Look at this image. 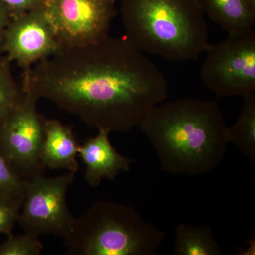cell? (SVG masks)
Here are the masks:
<instances>
[{
  "mask_svg": "<svg viewBox=\"0 0 255 255\" xmlns=\"http://www.w3.org/2000/svg\"><path fill=\"white\" fill-rule=\"evenodd\" d=\"M21 86L90 128L118 133L169 95L163 73L124 36L61 50L24 72Z\"/></svg>",
  "mask_w": 255,
  "mask_h": 255,
  "instance_id": "obj_1",
  "label": "cell"
},
{
  "mask_svg": "<svg viewBox=\"0 0 255 255\" xmlns=\"http://www.w3.org/2000/svg\"><path fill=\"white\" fill-rule=\"evenodd\" d=\"M138 127L167 173L209 174L226 155L228 126L216 100L186 97L159 104L148 111Z\"/></svg>",
  "mask_w": 255,
  "mask_h": 255,
  "instance_id": "obj_2",
  "label": "cell"
},
{
  "mask_svg": "<svg viewBox=\"0 0 255 255\" xmlns=\"http://www.w3.org/2000/svg\"><path fill=\"white\" fill-rule=\"evenodd\" d=\"M125 37L142 53L194 61L209 47V28L198 0H119Z\"/></svg>",
  "mask_w": 255,
  "mask_h": 255,
  "instance_id": "obj_3",
  "label": "cell"
},
{
  "mask_svg": "<svg viewBox=\"0 0 255 255\" xmlns=\"http://www.w3.org/2000/svg\"><path fill=\"white\" fill-rule=\"evenodd\" d=\"M165 237L134 206L97 201L63 239L69 255H154Z\"/></svg>",
  "mask_w": 255,
  "mask_h": 255,
  "instance_id": "obj_4",
  "label": "cell"
},
{
  "mask_svg": "<svg viewBox=\"0 0 255 255\" xmlns=\"http://www.w3.org/2000/svg\"><path fill=\"white\" fill-rule=\"evenodd\" d=\"M201 68V78L218 97L245 96L255 92V31L228 33L210 44Z\"/></svg>",
  "mask_w": 255,
  "mask_h": 255,
  "instance_id": "obj_5",
  "label": "cell"
},
{
  "mask_svg": "<svg viewBox=\"0 0 255 255\" xmlns=\"http://www.w3.org/2000/svg\"><path fill=\"white\" fill-rule=\"evenodd\" d=\"M21 87V100L0 128V152L20 177L30 181L44 175L40 156L46 119L37 111L38 97Z\"/></svg>",
  "mask_w": 255,
  "mask_h": 255,
  "instance_id": "obj_6",
  "label": "cell"
},
{
  "mask_svg": "<svg viewBox=\"0 0 255 255\" xmlns=\"http://www.w3.org/2000/svg\"><path fill=\"white\" fill-rule=\"evenodd\" d=\"M75 174L68 172L54 177L41 175L28 181L18 220L25 233L63 238L70 234L75 219L67 204V192Z\"/></svg>",
  "mask_w": 255,
  "mask_h": 255,
  "instance_id": "obj_7",
  "label": "cell"
},
{
  "mask_svg": "<svg viewBox=\"0 0 255 255\" xmlns=\"http://www.w3.org/2000/svg\"><path fill=\"white\" fill-rule=\"evenodd\" d=\"M44 10L62 49L105 39L119 12L116 0H47Z\"/></svg>",
  "mask_w": 255,
  "mask_h": 255,
  "instance_id": "obj_8",
  "label": "cell"
},
{
  "mask_svg": "<svg viewBox=\"0 0 255 255\" xmlns=\"http://www.w3.org/2000/svg\"><path fill=\"white\" fill-rule=\"evenodd\" d=\"M61 50L44 7L11 18L5 32L2 53L23 73Z\"/></svg>",
  "mask_w": 255,
  "mask_h": 255,
  "instance_id": "obj_9",
  "label": "cell"
},
{
  "mask_svg": "<svg viewBox=\"0 0 255 255\" xmlns=\"http://www.w3.org/2000/svg\"><path fill=\"white\" fill-rule=\"evenodd\" d=\"M96 136L79 145L78 157H81L86 167L85 179L92 187H97L102 179L113 180L122 171L128 172L134 159L124 157L110 142V132L98 130Z\"/></svg>",
  "mask_w": 255,
  "mask_h": 255,
  "instance_id": "obj_10",
  "label": "cell"
},
{
  "mask_svg": "<svg viewBox=\"0 0 255 255\" xmlns=\"http://www.w3.org/2000/svg\"><path fill=\"white\" fill-rule=\"evenodd\" d=\"M79 145L70 128L55 119H46L40 156L42 165L44 168L66 169L76 174Z\"/></svg>",
  "mask_w": 255,
  "mask_h": 255,
  "instance_id": "obj_11",
  "label": "cell"
},
{
  "mask_svg": "<svg viewBox=\"0 0 255 255\" xmlns=\"http://www.w3.org/2000/svg\"><path fill=\"white\" fill-rule=\"evenodd\" d=\"M204 14L228 33L253 29L255 11L246 0H198Z\"/></svg>",
  "mask_w": 255,
  "mask_h": 255,
  "instance_id": "obj_12",
  "label": "cell"
},
{
  "mask_svg": "<svg viewBox=\"0 0 255 255\" xmlns=\"http://www.w3.org/2000/svg\"><path fill=\"white\" fill-rule=\"evenodd\" d=\"M173 254L221 255L223 253L209 225L195 226L181 223L174 231Z\"/></svg>",
  "mask_w": 255,
  "mask_h": 255,
  "instance_id": "obj_13",
  "label": "cell"
},
{
  "mask_svg": "<svg viewBox=\"0 0 255 255\" xmlns=\"http://www.w3.org/2000/svg\"><path fill=\"white\" fill-rule=\"evenodd\" d=\"M244 103L239 117L227 130L228 143L236 146L242 155L255 163V95L243 97Z\"/></svg>",
  "mask_w": 255,
  "mask_h": 255,
  "instance_id": "obj_14",
  "label": "cell"
},
{
  "mask_svg": "<svg viewBox=\"0 0 255 255\" xmlns=\"http://www.w3.org/2000/svg\"><path fill=\"white\" fill-rule=\"evenodd\" d=\"M11 62L0 54V128L17 106L22 97L11 70Z\"/></svg>",
  "mask_w": 255,
  "mask_h": 255,
  "instance_id": "obj_15",
  "label": "cell"
},
{
  "mask_svg": "<svg viewBox=\"0 0 255 255\" xmlns=\"http://www.w3.org/2000/svg\"><path fill=\"white\" fill-rule=\"evenodd\" d=\"M27 182L16 173L0 152V196L12 199L22 206Z\"/></svg>",
  "mask_w": 255,
  "mask_h": 255,
  "instance_id": "obj_16",
  "label": "cell"
},
{
  "mask_svg": "<svg viewBox=\"0 0 255 255\" xmlns=\"http://www.w3.org/2000/svg\"><path fill=\"white\" fill-rule=\"evenodd\" d=\"M43 249L39 236L28 233L18 236L11 233L0 244V255H38Z\"/></svg>",
  "mask_w": 255,
  "mask_h": 255,
  "instance_id": "obj_17",
  "label": "cell"
},
{
  "mask_svg": "<svg viewBox=\"0 0 255 255\" xmlns=\"http://www.w3.org/2000/svg\"><path fill=\"white\" fill-rule=\"evenodd\" d=\"M21 208L16 201L0 196V235L11 234L18 222Z\"/></svg>",
  "mask_w": 255,
  "mask_h": 255,
  "instance_id": "obj_18",
  "label": "cell"
},
{
  "mask_svg": "<svg viewBox=\"0 0 255 255\" xmlns=\"http://www.w3.org/2000/svg\"><path fill=\"white\" fill-rule=\"evenodd\" d=\"M4 4L11 18L17 17L34 11V10L44 7L47 0H0Z\"/></svg>",
  "mask_w": 255,
  "mask_h": 255,
  "instance_id": "obj_19",
  "label": "cell"
},
{
  "mask_svg": "<svg viewBox=\"0 0 255 255\" xmlns=\"http://www.w3.org/2000/svg\"><path fill=\"white\" fill-rule=\"evenodd\" d=\"M11 19V16L8 12L7 9L0 1V54L2 53L5 32Z\"/></svg>",
  "mask_w": 255,
  "mask_h": 255,
  "instance_id": "obj_20",
  "label": "cell"
},
{
  "mask_svg": "<svg viewBox=\"0 0 255 255\" xmlns=\"http://www.w3.org/2000/svg\"><path fill=\"white\" fill-rule=\"evenodd\" d=\"M246 2L249 5L250 7L251 8L253 11H255V0H246Z\"/></svg>",
  "mask_w": 255,
  "mask_h": 255,
  "instance_id": "obj_21",
  "label": "cell"
}]
</instances>
